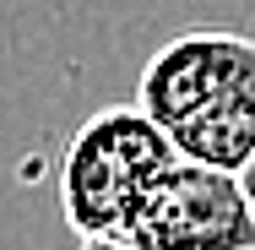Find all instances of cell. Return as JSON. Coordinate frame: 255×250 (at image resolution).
<instances>
[{
	"mask_svg": "<svg viewBox=\"0 0 255 250\" xmlns=\"http://www.w3.org/2000/svg\"><path fill=\"white\" fill-rule=\"evenodd\" d=\"M179 152L168 131L136 103L98 109L65 147L60 163V212L76 240H114L157 174Z\"/></svg>",
	"mask_w": 255,
	"mask_h": 250,
	"instance_id": "obj_1",
	"label": "cell"
},
{
	"mask_svg": "<svg viewBox=\"0 0 255 250\" xmlns=\"http://www.w3.org/2000/svg\"><path fill=\"white\" fill-rule=\"evenodd\" d=\"M114 240L136 250H255V218L239 174L174 158Z\"/></svg>",
	"mask_w": 255,
	"mask_h": 250,
	"instance_id": "obj_2",
	"label": "cell"
},
{
	"mask_svg": "<svg viewBox=\"0 0 255 250\" xmlns=\"http://www.w3.org/2000/svg\"><path fill=\"white\" fill-rule=\"evenodd\" d=\"M245 87H255V38L228 33V27H190L147 60L136 109L168 131V125L190 120L196 109L228 98V93H245Z\"/></svg>",
	"mask_w": 255,
	"mask_h": 250,
	"instance_id": "obj_3",
	"label": "cell"
},
{
	"mask_svg": "<svg viewBox=\"0 0 255 250\" xmlns=\"http://www.w3.org/2000/svg\"><path fill=\"white\" fill-rule=\"evenodd\" d=\"M168 142H174L179 158H190V163L239 174V169L255 158V87L228 93V98L196 109L190 120L168 125Z\"/></svg>",
	"mask_w": 255,
	"mask_h": 250,
	"instance_id": "obj_4",
	"label": "cell"
},
{
	"mask_svg": "<svg viewBox=\"0 0 255 250\" xmlns=\"http://www.w3.org/2000/svg\"><path fill=\"white\" fill-rule=\"evenodd\" d=\"M239 185H245V201H250V218H255V158L239 169Z\"/></svg>",
	"mask_w": 255,
	"mask_h": 250,
	"instance_id": "obj_5",
	"label": "cell"
},
{
	"mask_svg": "<svg viewBox=\"0 0 255 250\" xmlns=\"http://www.w3.org/2000/svg\"><path fill=\"white\" fill-rule=\"evenodd\" d=\"M76 250H136V245H125V240H82Z\"/></svg>",
	"mask_w": 255,
	"mask_h": 250,
	"instance_id": "obj_6",
	"label": "cell"
}]
</instances>
